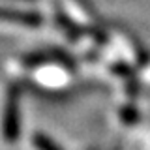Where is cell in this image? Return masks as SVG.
I'll return each instance as SVG.
<instances>
[{
  "label": "cell",
  "mask_w": 150,
  "mask_h": 150,
  "mask_svg": "<svg viewBox=\"0 0 150 150\" xmlns=\"http://www.w3.org/2000/svg\"><path fill=\"white\" fill-rule=\"evenodd\" d=\"M19 131V120H17V101L13 100V96H9L8 107H6V122H4V133H6L8 141L17 139Z\"/></svg>",
  "instance_id": "obj_1"
},
{
  "label": "cell",
  "mask_w": 150,
  "mask_h": 150,
  "mask_svg": "<svg viewBox=\"0 0 150 150\" xmlns=\"http://www.w3.org/2000/svg\"><path fill=\"white\" fill-rule=\"evenodd\" d=\"M0 19L4 21H15V23H25V25H40L41 19L38 13H25V11H11V9H2L0 8Z\"/></svg>",
  "instance_id": "obj_2"
},
{
  "label": "cell",
  "mask_w": 150,
  "mask_h": 150,
  "mask_svg": "<svg viewBox=\"0 0 150 150\" xmlns=\"http://www.w3.org/2000/svg\"><path fill=\"white\" fill-rule=\"evenodd\" d=\"M36 144H38L40 150H58L53 144V141H49L45 135H38V137H36Z\"/></svg>",
  "instance_id": "obj_3"
}]
</instances>
